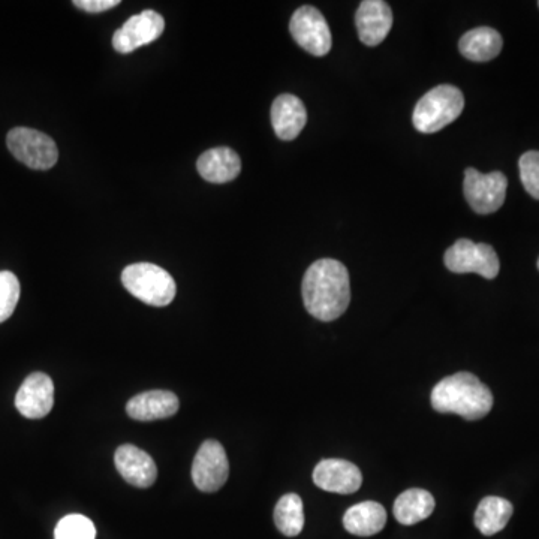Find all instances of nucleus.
Returning <instances> with one entry per match:
<instances>
[{
  "instance_id": "nucleus-1",
  "label": "nucleus",
  "mask_w": 539,
  "mask_h": 539,
  "mask_svg": "<svg viewBox=\"0 0 539 539\" xmlns=\"http://www.w3.org/2000/svg\"><path fill=\"white\" fill-rule=\"evenodd\" d=\"M304 306L313 318L330 322L340 318L351 301L349 273L340 261L318 260L303 277Z\"/></svg>"
},
{
  "instance_id": "nucleus-2",
  "label": "nucleus",
  "mask_w": 539,
  "mask_h": 539,
  "mask_svg": "<svg viewBox=\"0 0 539 539\" xmlns=\"http://www.w3.org/2000/svg\"><path fill=\"white\" fill-rule=\"evenodd\" d=\"M432 406L441 414H456L468 421L481 420L493 408V394L468 372L448 376L432 390Z\"/></svg>"
},
{
  "instance_id": "nucleus-3",
  "label": "nucleus",
  "mask_w": 539,
  "mask_h": 539,
  "mask_svg": "<svg viewBox=\"0 0 539 539\" xmlns=\"http://www.w3.org/2000/svg\"><path fill=\"white\" fill-rule=\"evenodd\" d=\"M465 108V98L457 87L442 84L427 92L415 105V129L423 134H435L459 119Z\"/></svg>"
},
{
  "instance_id": "nucleus-4",
  "label": "nucleus",
  "mask_w": 539,
  "mask_h": 539,
  "mask_svg": "<svg viewBox=\"0 0 539 539\" xmlns=\"http://www.w3.org/2000/svg\"><path fill=\"white\" fill-rule=\"evenodd\" d=\"M122 283L149 306H168L176 297V282L167 270L150 263L132 264L122 273Z\"/></svg>"
},
{
  "instance_id": "nucleus-5",
  "label": "nucleus",
  "mask_w": 539,
  "mask_h": 539,
  "mask_svg": "<svg viewBox=\"0 0 539 539\" xmlns=\"http://www.w3.org/2000/svg\"><path fill=\"white\" fill-rule=\"evenodd\" d=\"M9 152L32 170H50L59 159L56 143L48 135L30 128H14L6 137Z\"/></svg>"
},
{
  "instance_id": "nucleus-6",
  "label": "nucleus",
  "mask_w": 539,
  "mask_h": 539,
  "mask_svg": "<svg viewBox=\"0 0 539 539\" xmlns=\"http://www.w3.org/2000/svg\"><path fill=\"white\" fill-rule=\"evenodd\" d=\"M445 266L453 273H477L484 279H495L501 270L498 254L486 243L460 239L445 252Z\"/></svg>"
},
{
  "instance_id": "nucleus-7",
  "label": "nucleus",
  "mask_w": 539,
  "mask_h": 539,
  "mask_svg": "<svg viewBox=\"0 0 539 539\" xmlns=\"http://www.w3.org/2000/svg\"><path fill=\"white\" fill-rule=\"evenodd\" d=\"M507 188V177L499 171L490 174H481L475 168L465 171V197L478 215L498 212L504 206Z\"/></svg>"
},
{
  "instance_id": "nucleus-8",
  "label": "nucleus",
  "mask_w": 539,
  "mask_h": 539,
  "mask_svg": "<svg viewBox=\"0 0 539 539\" xmlns=\"http://www.w3.org/2000/svg\"><path fill=\"white\" fill-rule=\"evenodd\" d=\"M289 32L294 41L313 56L330 53L333 38L327 20L315 6H301L289 21Z\"/></svg>"
},
{
  "instance_id": "nucleus-9",
  "label": "nucleus",
  "mask_w": 539,
  "mask_h": 539,
  "mask_svg": "<svg viewBox=\"0 0 539 539\" xmlns=\"http://www.w3.org/2000/svg\"><path fill=\"white\" fill-rule=\"evenodd\" d=\"M230 475L227 453L218 441L204 442L198 450L192 466V480L198 490L215 493L224 487Z\"/></svg>"
},
{
  "instance_id": "nucleus-10",
  "label": "nucleus",
  "mask_w": 539,
  "mask_h": 539,
  "mask_svg": "<svg viewBox=\"0 0 539 539\" xmlns=\"http://www.w3.org/2000/svg\"><path fill=\"white\" fill-rule=\"evenodd\" d=\"M165 20L161 14L146 9L129 18L113 36V47L117 53H134L143 45L152 44L164 33Z\"/></svg>"
},
{
  "instance_id": "nucleus-11",
  "label": "nucleus",
  "mask_w": 539,
  "mask_h": 539,
  "mask_svg": "<svg viewBox=\"0 0 539 539\" xmlns=\"http://www.w3.org/2000/svg\"><path fill=\"white\" fill-rule=\"evenodd\" d=\"M54 405V384L50 376L36 372L27 376L15 396V408L23 417L39 420L47 417Z\"/></svg>"
},
{
  "instance_id": "nucleus-12",
  "label": "nucleus",
  "mask_w": 539,
  "mask_h": 539,
  "mask_svg": "<svg viewBox=\"0 0 539 539\" xmlns=\"http://www.w3.org/2000/svg\"><path fill=\"white\" fill-rule=\"evenodd\" d=\"M313 483L325 492L351 495L363 484V475L354 463L346 460H322L313 471Z\"/></svg>"
},
{
  "instance_id": "nucleus-13",
  "label": "nucleus",
  "mask_w": 539,
  "mask_h": 539,
  "mask_svg": "<svg viewBox=\"0 0 539 539\" xmlns=\"http://www.w3.org/2000/svg\"><path fill=\"white\" fill-rule=\"evenodd\" d=\"M355 24L361 42L376 47L384 42L393 27V11L382 0H364L355 14Z\"/></svg>"
},
{
  "instance_id": "nucleus-14",
  "label": "nucleus",
  "mask_w": 539,
  "mask_h": 539,
  "mask_svg": "<svg viewBox=\"0 0 539 539\" xmlns=\"http://www.w3.org/2000/svg\"><path fill=\"white\" fill-rule=\"evenodd\" d=\"M114 463L123 480L138 489L152 487L158 478L155 460L135 445L126 444L117 448Z\"/></svg>"
},
{
  "instance_id": "nucleus-15",
  "label": "nucleus",
  "mask_w": 539,
  "mask_h": 539,
  "mask_svg": "<svg viewBox=\"0 0 539 539\" xmlns=\"http://www.w3.org/2000/svg\"><path fill=\"white\" fill-rule=\"evenodd\" d=\"M307 122V111L297 96L283 93L271 105V123L277 137L291 141L300 135Z\"/></svg>"
},
{
  "instance_id": "nucleus-16",
  "label": "nucleus",
  "mask_w": 539,
  "mask_h": 539,
  "mask_svg": "<svg viewBox=\"0 0 539 539\" xmlns=\"http://www.w3.org/2000/svg\"><path fill=\"white\" fill-rule=\"evenodd\" d=\"M179 408V397L176 394L171 391L155 390L132 397L126 405V412L132 420L156 421L173 417Z\"/></svg>"
},
{
  "instance_id": "nucleus-17",
  "label": "nucleus",
  "mask_w": 539,
  "mask_h": 539,
  "mask_svg": "<svg viewBox=\"0 0 539 539\" xmlns=\"http://www.w3.org/2000/svg\"><path fill=\"white\" fill-rule=\"evenodd\" d=\"M197 170L207 182L221 185L239 177L242 161L230 147H216L207 150L198 158Z\"/></svg>"
},
{
  "instance_id": "nucleus-18",
  "label": "nucleus",
  "mask_w": 539,
  "mask_h": 539,
  "mask_svg": "<svg viewBox=\"0 0 539 539\" xmlns=\"http://www.w3.org/2000/svg\"><path fill=\"white\" fill-rule=\"evenodd\" d=\"M387 525V511L378 502H361L346 511L343 526L349 534L357 537H372Z\"/></svg>"
},
{
  "instance_id": "nucleus-19",
  "label": "nucleus",
  "mask_w": 539,
  "mask_h": 539,
  "mask_svg": "<svg viewBox=\"0 0 539 539\" xmlns=\"http://www.w3.org/2000/svg\"><path fill=\"white\" fill-rule=\"evenodd\" d=\"M504 47V39L492 27H477L469 30L459 42V50L472 62H489L499 56Z\"/></svg>"
},
{
  "instance_id": "nucleus-20",
  "label": "nucleus",
  "mask_w": 539,
  "mask_h": 539,
  "mask_svg": "<svg viewBox=\"0 0 539 539\" xmlns=\"http://www.w3.org/2000/svg\"><path fill=\"white\" fill-rule=\"evenodd\" d=\"M435 511V498L423 489L403 492L394 502V517L403 526L417 525L429 519Z\"/></svg>"
},
{
  "instance_id": "nucleus-21",
  "label": "nucleus",
  "mask_w": 539,
  "mask_h": 539,
  "mask_svg": "<svg viewBox=\"0 0 539 539\" xmlns=\"http://www.w3.org/2000/svg\"><path fill=\"white\" fill-rule=\"evenodd\" d=\"M513 513V504L507 499L487 496L475 511V526L481 534L492 537L507 528Z\"/></svg>"
},
{
  "instance_id": "nucleus-22",
  "label": "nucleus",
  "mask_w": 539,
  "mask_h": 539,
  "mask_svg": "<svg viewBox=\"0 0 539 539\" xmlns=\"http://www.w3.org/2000/svg\"><path fill=\"white\" fill-rule=\"evenodd\" d=\"M274 523L280 534L297 537L304 528L303 501L295 493L282 496L274 508Z\"/></svg>"
},
{
  "instance_id": "nucleus-23",
  "label": "nucleus",
  "mask_w": 539,
  "mask_h": 539,
  "mask_svg": "<svg viewBox=\"0 0 539 539\" xmlns=\"http://www.w3.org/2000/svg\"><path fill=\"white\" fill-rule=\"evenodd\" d=\"M54 539H96V528L86 516L71 514L57 523Z\"/></svg>"
},
{
  "instance_id": "nucleus-24",
  "label": "nucleus",
  "mask_w": 539,
  "mask_h": 539,
  "mask_svg": "<svg viewBox=\"0 0 539 539\" xmlns=\"http://www.w3.org/2000/svg\"><path fill=\"white\" fill-rule=\"evenodd\" d=\"M20 282L11 271H0V324L11 318L20 300Z\"/></svg>"
},
{
  "instance_id": "nucleus-25",
  "label": "nucleus",
  "mask_w": 539,
  "mask_h": 539,
  "mask_svg": "<svg viewBox=\"0 0 539 539\" xmlns=\"http://www.w3.org/2000/svg\"><path fill=\"white\" fill-rule=\"evenodd\" d=\"M520 179H522L523 186H525L526 192L535 200H539V152L525 153L520 158Z\"/></svg>"
},
{
  "instance_id": "nucleus-26",
  "label": "nucleus",
  "mask_w": 539,
  "mask_h": 539,
  "mask_svg": "<svg viewBox=\"0 0 539 539\" xmlns=\"http://www.w3.org/2000/svg\"><path fill=\"white\" fill-rule=\"evenodd\" d=\"M72 3L83 11L95 14L113 9L114 6L120 5V0H74Z\"/></svg>"
},
{
  "instance_id": "nucleus-27",
  "label": "nucleus",
  "mask_w": 539,
  "mask_h": 539,
  "mask_svg": "<svg viewBox=\"0 0 539 539\" xmlns=\"http://www.w3.org/2000/svg\"><path fill=\"white\" fill-rule=\"evenodd\" d=\"M538 269H539V260H538Z\"/></svg>"
},
{
  "instance_id": "nucleus-28",
  "label": "nucleus",
  "mask_w": 539,
  "mask_h": 539,
  "mask_svg": "<svg viewBox=\"0 0 539 539\" xmlns=\"http://www.w3.org/2000/svg\"><path fill=\"white\" fill-rule=\"evenodd\" d=\"M538 6H539V3H538Z\"/></svg>"
}]
</instances>
